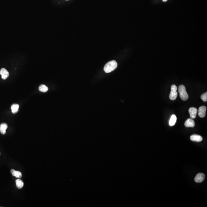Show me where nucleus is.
I'll return each mask as SVG.
<instances>
[{"instance_id": "f03ea898", "label": "nucleus", "mask_w": 207, "mask_h": 207, "mask_svg": "<svg viewBox=\"0 0 207 207\" xmlns=\"http://www.w3.org/2000/svg\"><path fill=\"white\" fill-rule=\"evenodd\" d=\"M178 92L180 98L183 101H186L188 99V95L186 91V88L184 85H181L178 88Z\"/></svg>"}, {"instance_id": "4468645a", "label": "nucleus", "mask_w": 207, "mask_h": 207, "mask_svg": "<svg viewBox=\"0 0 207 207\" xmlns=\"http://www.w3.org/2000/svg\"><path fill=\"white\" fill-rule=\"evenodd\" d=\"M16 186L18 189L21 188L24 186V183L22 180L20 179H17L16 180Z\"/></svg>"}, {"instance_id": "0eeeda50", "label": "nucleus", "mask_w": 207, "mask_h": 207, "mask_svg": "<svg viewBox=\"0 0 207 207\" xmlns=\"http://www.w3.org/2000/svg\"><path fill=\"white\" fill-rule=\"evenodd\" d=\"M0 74L2 76V79H6L8 77L9 74L8 71L5 68H2L0 70Z\"/></svg>"}, {"instance_id": "9d476101", "label": "nucleus", "mask_w": 207, "mask_h": 207, "mask_svg": "<svg viewBox=\"0 0 207 207\" xmlns=\"http://www.w3.org/2000/svg\"><path fill=\"white\" fill-rule=\"evenodd\" d=\"M8 125L6 124L2 123L0 125V131L2 134L4 135L6 134V131L7 129Z\"/></svg>"}, {"instance_id": "ddd939ff", "label": "nucleus", "mask_w": 207, "mask_h": 207, "mask_svg": "<svg viewBox=\"0 0 207 207\" xmlns=\"http://www.w3.org/2000/svg\"><path fill=\"white\" fill-rule=\"evenodd\" d=\"M19 105L18 104H14L11 106L12 112L13 114H15L17 113L19 111Z\"/></svg>"}, {"instance_id": "7ed1b4c3", "label": "nucleus", "mask_w": 207, "mask_h": 207, "mask_svg": "<svg viewBox=\"0 0 207 207\" xmlns=\"http://www.w3.org/2000/svg\"><path fill=\"white\" fill-rule=\"evenodd\" d=\"M178 90L177 87L174 84L172 85L171 87V91L170 95V99L171 100L173 101L175 100L177 98L178 96V92L177 90Z\"/></svg>"}, {"instance_id": "1a4fd4ad", "label": "nucleus", "mask_w": 207, "mask_h": 207, "mask_svg": "<svg viewBox=\"0 0 207 207\" xmlns=\"http://www.w3.org/2000/svg\"><path fill=\"white\" fill-rule=\"evenodd\" d=\"M190 139L194 142H200L202 141V138L200 135L194 134L190 137Z\"/></svg>"}, {"instance_id": "6e6552de", "label": "nucleus", "mask_w": 207, "mask_h": 207, "mask_svg": "<svg viewBox=\"0 0 207 207\" xmlns=\"http://www.w3.org/2000/svg\"><path fill=\"white\" fill-rule=\"evenodd\" d=\"M185 125L187 127H193L195 126V122L192 119L188 118L185 122Z\"/></svg>"}, {"instance_id": "423d86ee", "label": "nucleus", "mask_w": 207, "mask_h": 207, "mask_svg": "<svg viewBox=\"0 0 207 207\" xmlns=\"http://www.w3.org/2000/svg\"><path fill=\"white\" fill-rule=\"evenodd\" d=\"M206 107L205 106H202L199 108L198 110V115L200 118L204 117L206 116Z\"/></svg>"}, {"instance_id": "dca6fc26", "label": "nucleus", "mask_w": 207, "mask_h": 207, "mask_svg": "<svg viewBox=\"0 0 207 207\" xmlns=\"http://www.w3.org/2000/svg\"><path fill=\"white\" fill-rule=\"evenodd\" d=\"M200 98L201 99L202 101L204 102H206L207 101V92H206L204 93L203 94H202Z\"/></svg>"}, {"instance_id": "9b49d317", "label": "nucleus", "mask_w": 207, "mask_h": 207, "mask_svg": "<svg viewBox=\"0 0 207 207\" xmlns=\"http://www.w3.org/2000/svg\"><path fill=\"white\" fill-rule=\"evenodd\" d=\"M10 172L11 173L12 175L16 177V178H21L22 177V174L21 172L19 171H15L14 169H12L10 171Z\"/></svg>"}, {"instance_id": "f257e3e1", "label": "nucleus", "mask_w": 207, "mask_h": 207, "mask_svg": "<svg viewBox=\"0 0 207 207\" xmlns=\"http://www.w3.org/2000/svg\"><path fill=\"white\" fill-rule=\"evenodd\" d=\"M117 66V62L115 60H112L107 63L105 64L104 70L106 73H109L115 70Z\"/></svg>"}, {"instance_id": "f3484780", "label": "nucleus", "mask_w": 207, "mask_h": 207, "mask_svg": "<svg viewBox=\"0 0 207 207\" xmlns=\"http://www.w3.org/2000/svg\"><path fill=\"white\" fill-rule=\"evenodd\" d=\"M167 0H163V1L164 2H166V1H167Z\"/></svg>"}, {"instance_id": "20e7f679", "label": "nucleus", "mask_w": 207, "mask_h": 207, "mask_svg": "<svg viewBox=\"0 0 207 207\" xmlns=\"http://www.w3.org/2000/svg\"><path fill=\"white\" fill-rule=\"evenodd\" d=\"M205 178V176L204 174L200 173L196 175L194 178V181L197 183H200L204 180Z\"/></svg>"}, {"instance_id": "39448f33", "label": "nucleus", "mask_w": 207, "mask_h": 207, "mask_svg": "<svg viewBox=\"0 0 207 207\" xmlns=\"http://www.w3.org/2000/svg\"><path fill=\"white\" fill-rule=\"evenodd\" d=\"M189 112L191 118L194 119L196 117V115L198 113V110L195 107H190L189 110Z\"/></svg>"}, {"instance_id": "a211bd4d", "label": "nucleus", "mask_w": 207, "mask_h": 207, "mask_svg": "<svg viewBox=\"0 0 207 207\" xmlns=\"http://www.w3.org/2000/svg\"></svg>"}, {"instance_id": "2eb2a0df", "label": "nucleus", "mask_w": 207, "mask_h": 207, "mask_svg": "<svg viewBox=\"0 0 207 207\" xmlns=\"http://www.w3.org/2000/svg\"><path fill=\"white\" fill-rule=\"evenodd\" d=\"M39 90L40 92H47L48 90V88L46 85L41 84L39 87Z\"/></svg>"}, {"instance_id": "f8f14e48", "label": "nucleus", "mask_w": 207, "mask_h": 207, "mask_svg": "<svg viewBox=\"0 0 207 207\" xmlns=\"http://www.w3.org/2000/svg\"><path fill=\"white\" fill-rule=\"evenodd\" d=\"M176 120H177V118L176 116L175 115H172L169 121V124L170 126H174L175 124Z\"/></svg>"}]
</instances>
